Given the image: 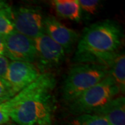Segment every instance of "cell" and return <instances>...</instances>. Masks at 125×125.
Returning <instances> with one entry per match:
<instances>
[{"mask_svg": "<svg viewBox=\"0 0 125 125\" xmlns=\"http://www.w3.org/2000/svg\"><path fill=\"white\" fill-rule=\"evenodd\" d=\"M12 125V124H10V123H6V124H5V125Z\"/></svg>", "mask_w": 125, "mask_h": 125, "instance_id": "ffe728a7", "label": "cell"}, {"mask_svg": "<svg viewBox=\"0 0 125 125\" xmlns=\"http://www.w3.org/2000/svg\"><path fill=\"white\" fill-rule=\"evenodd\" d=\"M0 56H4V36L0 34Z\"/></svg>", "mask_w": 125, "mask_h": 125, "instance_id": "ac0fdd59", "label": "cell"}, {"mask_svg": "<svg viewBox=\"0 0 125 125\" xmlns=\"http://www.w3.org/2000/svg\"><path fill=\"white\" fill-rule=\"evenodd\" d=\"M10 7L9 6L8 3H6L4 1H1L0 0V11L1 10H7V9H10Z\"/></svg>", "mask_w": 125, "mask_h": 125, "instance_id": "d6986e66", "label": "cell"}, {"mask_svg": "<svg viewBox=\"0 0 125 125\" xmlns=\"http://www.w3.org/2000/svg\"><path fill=\"white\" fill-rule=\"evenodd\" d=\"M15 95L11 86L5 79H0V104L4 103Z\"/></svg>", "mask_w": 125, "mask_h": 125, "instance_id": "9a60e30c", "label": "cell"}, {"mask_svg": "<svg viewBox=\"0 0 125 125\" xmlns=\"http://www.w3.org/2000/svg\"><path fill=\"white\" fill-rule=\"evenodd\" d=\"M106 66L109 75L115 81L121 93H125V54L117 53L108 62Z\"/></svg>", "mask_w": 125, "mask_h": 125, "instance_id": "8fae6325", "label": "cell"}, {"mask_svg": "<svg viewBox=\"0 0 125 125\" xmlns=\"http://www.w3.org/2000/svg\"><path fill=\"white\" fill-rule=\"evenodd\" d=\"M67 125H109L103 117L96 114H81L73 118Z\"/></svg>", "mask_w": 125, "mask_h": 125, "instance_id": "4fadbf2b", "label": "cell"}, {"mask_svg": "<svg viewBox=\"0 0 125 125\" xmlns=\"http://www.w3.org/2000/svg\"><path fill=\"white\" fill-rule=\"evenodd\" d=\"M44 32L61 45L65 53L70 52L79 38V34L76 31L65 27L52 16L44 19Z\"/></svg>", "mask_w": 125, "mask_h": 125, "instance_id": "9c48e42d", "label": "cell"}, {"mask_svg": "<svg viewBox=\"0 0 125 125\" xmlns=\"http://www.w3.org/2000/svg\"><path fill=\"white\" fill-rule=\"evenodd\" d=\"M52 5L58 16L79 22L81 17V9L78 0H54Z\"/></svg>", "mask_w": 125, "mask_h": 125, "instance_id": "7c38bea8", "label": "cell"}, {"mask_svg": "<svg viewBox=\"0 0 125 125\" xmlns=\"http://www.w3.org/2000/svg\"><path fill=\"white\" fill-rule=\"evenodd\" d=\"M52 90H44L26 99L11 112L10 119L18 125H51Z\"/></svg>", "mask_w": 125, "mask_h": 125, "instance_id": "277c9868", "label": "cell"}, {"mask_svg": "<svg viewBox=\"0 0 125 125\" xmlns=\"http://www.w3.org/2000/svg\"><path fill=\"white\" fill-rule=\"evenodd\" d=\"M9 59L4 56H0V79H5L9 65Z\"/></svg>", "mask_w": 125, "mask_h": 125, "instance_id": "e0dca14e", "label": "cell"}, {"mask_svg": "<svg viewBox=\"0 0 125 125\" xmlns=\"http://www.w3.org/2000/svg\"><path fill=\"white\" fill-rule=\"evenodd\" d=\"M40 74V70L32 63L11 61L9 62L5 80L16 94L35 81Z\"/></svg>", "mask_w": 125, "mask_h": 125, "instance_id": "ba28073f", "label": "cell"}, {"mask_svg": "<svg viewBox=\"0 0 125 125\" xmlns=\"http://www.w3.org/2000/svg\"><path fill=\"white\" fill-rule=\"evenodd\" d=\"M94 114L103 117L109 125H125V98H113Z\"/></svg>", "mask_w": 125, "mask_h": 125, "instance_id": "30bf717a", "label": "cell"}, {"mask_svg": "<svg viewBox=\"0 0 125 125\" xmlns=\"http://www.w3.org/2000/svg\"><path fill=\"white\" fill-rule=\"evenodd\" d=\"M120 92L115 81L108 74L70 103V111L77 115L94 114L115 98Z\"/></svg>", "mask_w": 125, "mask_h": 125, "instance_id": "3957f363", "label": "cell"}, {"mask_svg": "<svg viewBox=\"0 0 125 125\" xmlns=\"http://www.w3.org/2000/svg\"><path fill=\"white\" fill-rule=\"evenodd\" d=\"M11 8L0 11V34L5 36L15 30Z\"/></svg>", "mask_w": 125, "mask_h": 125, "instance_id": "5bb4252c", "label": "cell"}, {"mask_svg": "<svg viewBox=\"0 0 125 125\" xmlns=\"http://www.w3.org/2000/svg\"><path fill=\"white\" fill-rule=\"evenodd\" d=\"M109 74L107 66L98 63H76L70 69L62 85V97L71 103Z\"/></svg>", "mask_w": 125, "mask_h": 125, "instance_id": "7a4b0ae2", "label": "cell"}, {"mask_svg": "<svg viewBox=\"0 0 125 125\" xmlns=\"http://www.w3.org/2000/svg\"></svg>", "mask_w": 125, "mask_h": 125, "instance_id": "44dd1931", "label": "cell"}, {"mask_svg": "<svg viewBox=\"0 0 125 125\" xmlns=\"http://www.w3.org/2000/svg\"><path fill=\"white\" fill-rule=\"evenodd\" d=\"M4 56L12 61L32 63L36 61L37 53L33 39L14 30L4 36Z\"/></svg>", "mask_w": 125, "mask_h": 125, "instance_id": "8992f818", "label": "cell"}, {"mask_svg": "<svg viewBox=\"0 0 125 125\" xmlns=\"http://www.w3.org/2000/svg\"><path fill=\"white\" fill-rule=\"evenodd\" d=\"M122 38L120 27L106 20L85 29L79 41L74 61L76 63H98L106 66L118 52Z\"/></svg>", "mask_w": 125, "mask_h": 125, "instance_id": "6da1fadb", "label": "cell"}, {"mask_svg": "<svg viewBox=\"0 0 125 125\" xmlns=\"http://www.w3.org/2000/svg\"><path fill=\"white\" fill-rule=\"evenodd\" d=\"M15 30L34 39L44 33V19L40 9L21 6L12 10Z\"/></svg>", "mask_w": 125, "mask_h": 125, "instance_id": "5b68a950", "label": "cell"}, {"mask_svg": "<svg viewBox=\"0 0 125 125\" xmlns=\"http://www.w3.org/2000/svg\"><path fill=\"white\" fill-rule=\"evenodd\" d=\"M36 49V60L42 69L56 67L65 59V52L46 33H42L33 39Z\"/></svg>", "mask_w": 125, "mask_h": 125, "instance_id": "52a82bcc", "label": "cell"}, {"mask_svg": "<svg viewBox=\"0 0 125 125\" xmlns=\"http://www.w3.org/2000/svg\"><path fill=\"white\" fill-rule=\"evenodd\" d=\"M81 10H83L87 13L94 15L100 5V1L98 0H78Z\"/></svg>", "mask_w": 125, "mask_h": 125, "instance_id": "2e32d148", "label": "cell"}]
</instances>
